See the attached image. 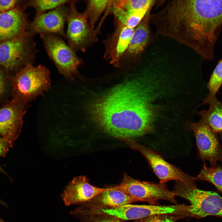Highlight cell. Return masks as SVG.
<instances>
[{
    "instance_id": "obj_1",
    "label": "cell",
    "mask_w": 222,
    "mask_h": 222,
    "mask_svg": "<svg viewBox=\"0 0 222 222\" xmlns=\"http://www.w3.org/2000/svg\"><path fill=\"white\" fill-rule=\"evenodd\" d=\"M92 100V120L105 132L122 140L152 132L160 107L155 103L167 90L162 76L150 68Z\"/></svg>"
},
{
    "instance_id": "obj_2",
    "label": "cell",
    "mask_w": 222,
    "mask_h": 222,
    "mask_svg": "<svg viewBox=\"0 0 222 222\" xmlns=\"http://www.w3.org/2000/svg\"><path fill=\"white\" fill-rule=\"evenodd\" d=\"M170 26L176 40L212 60L222 31V0H180L172 11Z\"/></svg>"
},
{
    "instance_id": "obj_3",
    "label": "cell",
    "mask_w": 222,
    "mask_h": 222,
    "mask_svg": "<svg viewBox=\"0 0 222 222\" xmlns=\"http://www.w3.org/2000/svg\"><path fill=\"white\" fill-rule=\"evenodd\" d=\"M50 73L44 66L29 64L11 77L13 98L28 104L48 91Z\"/></svg>"
},
{
    "instance_id": "obj_4",
    "label": "cell",
    "mask_w": 222,
    "mask_h": 222,
    "mask_svg": "<svg viewBox=\"0 0 222 222\" xmlns=\"http://www.w3.org/2000/svg\"><path fill=\"white\" fill-rule=\"evenodd\" d=\"M34 36L25 35L0 42V66L7 73L33 64L37 52Z\"/></svg>"
},
{
    "instance_id": "obj_5",
    "label": "cell",
    "mask_w": 222,
    "mask_h": 222,
    "mask_svg": "<svg viewBox=\"0 0 222 222\" xmlns=\"http://www.w3.org/2000/svg\"><path fill=\"white\" fill-rule=\"evenodd\" d=\"M173 191L176 196L190 202V217L200 218L212 216L222 218V197L217 193L201 190L196 186H190L180 181L176 182Z\"/></svg>"
},
{
    "instance_id": "obj_6",
    "label": "cell",
    "mask_w": 222,
    "mask_h": 222,
    "mask_svg": "<svg viewBox=\"0 0 222 222\" xmlns=\"http://www.w3.org/2000/svg\"><path fill=\"white\" fill-rule=\"evenodd\" d=\"M46 52L59 72L72 81L79 75L78 68L81 60L61 37L50 33L40 34Z\"/></svg>"
},
{
    "instance_id": "obj_7",
    "label": "cell",
    "mask_w": 222,
    "mask_h": 222,
    "mask_svg": "<svg viewBox=\"0 0 222 222\" xmlns=\"http://www.w3.org/2000/svg\"><path fill=\"white\" fill-rule=\"evenodd\" d=\"M111 188L134 197L139 201L147 202L151 205H158L161 200L177 203L174 192L169 190L164 183L141 181L125 173L121 183Z\"/></svg>"
},
{
    "instance_id": "obj_8",
    "label": "cell",
    "mask_w": 222,
    "mask_h": 222,
    "mask_svg": "<svg viewBox=\"0 0 222 222\" xmlns=\"http://www.w3.org/2000/svg\"><path fill=\"white\" fill-rule=\"evenodd\" d=\"M122 140L130 148L139 151L145 157L159 179L160 183L175 180L182 182L190 186L196 185L195 177L187 174L167 162L155 151L142 145L131 138Z\"/></svg>"
},
{
    "instance_id": "obj_9",
    "label": "cell",
    "mask_w": 222,
    "mask_h": 222,
    "mask_svg": "<svg viewBox=\"0 0 222 222\" xmlns=\"http://www.w3.org/2000/svg\"><path fill=\"white\" fill-rule=\"evenodd\" d=\"M184 204L174 205H133L127 204L115 208H92L89 212L93 214H104L123 220L140 219L158 214L183 215Z\"/></svg>"
},
{
    "instance_id": "obj_10",
    "label": "cell",
    "mask_w": 222,
    "mask_h": 222,
    "mask_svg": "<svg viewBox=\"0 0 222 222\" xmlns=\"http://www.w3.org/2000/svg\"><path fill=\"white\" fill-rule=\"evenodd\" d=\"M76 1L71 0L68 4L70 12L67 22L66 38L68 45L75 52H84L96 41L93 28L84 12L78 11L76 6Z\"/></svg>"
},
{
    "instance_id": "obj_11",
    "label": "cell",
    "mask_w": 222,
    "mask_h": 222,
    "mask_svg": "<svg viewBox=\"0 0 222 222\" xmlns=\"http://www.w3.org/2000/svg\"><path fill=\"white\" fill-rule=\"evenodd\" d=\"M28 104L12 98L0 108V137L12 145L19 136Z\"/></svg>"
},
{
    "instance_id": "obj_12",
    "label": "cell",
    "mask_w": 222,
    "mask_h": 222,
    "mask_svg": "<svg viewBox=\"0 0 222 222\" xmlns=\"http://www.w3.org/2000/svg\"><path fill=\"white\" fill-rule=\"evenodd\" d=\"M66 4L35 17L29 23L27 31L34 36L38 34L50 33L66 38L64 25L70 10L69 6Z\"/></svg>"
},
{
    "instance_id": "obj_13",
    "label": "cell",
    "mask_w": 222,
    "mask_h": 222,
    "mask_svg": "<svg viewBox=\"0 0 222 222\" xmlns=\"http://www.w3.org/2000/svg\"><path fill=\"white\" fill-rule=\"evenodd\" d=\"M190 129L195 137L199 158L208 161L211 166H216L221 158L222 150L216 134L201 119L191 123Z\"/></svg>"
},
{
    "instance_id": "obj_14",
    "label": "cell",
    "mask_w": 222,
    "mask_h": 222,
    "mask_svg": "<svg viewBox=\"0 0 222 222\" xmlns=\"http://www.w3.org/2000/svg\"><path fill=\"white\" fill-rule=\"evenodd\" d=\"M115 31L104 41L105 51V57L111 64L118 66L127 50L134 29L115 22Z\"/></svg>"
},
{
    "instance_id": "obj_15",
    "label": "cell",
    "mask_w": 222,
    "mask_h": 222,
    "mask_svg": "<svg viewBox=\"0 0 222 222\" xmlns=\"http://www.w3.org/2000/svg\"><path fill=\"white\" fill-rule=\"evenodd\" d=\"M107 189L93 186L85 176H80L68 184L61 197L65 204L69 206L86 202Z\"/></svg>"
},
{
    "instance_id": "obj_16",
    "label": "cell",
    "mask_w": 222,
    "mask_h": 222,
    "mask_svg": "<svg viewBox=\"0 0 222 222\" xmlns=\"http://www.w3.org/2000/svg\"><path fill=\"white\" fill-rule=\"evenodd\" d=\"M30 23L19 7L0 13V42L25 35Z\"/></svg>"
},
{
    "instance_id": "obj_17",
    "label": "cell",
    "mask_w": 222,
    "mask_h": 222,
    "mask_svg": "<svg viewBox=\"0 0 222 222\" xmlns=\"http://www.w3.org/2000/svg\"><path fill=\"white\" fill-rule=\"evenodd\" d=\"M138 201L139 200L134 197L110 188L90 200L80 204L88 208H115Z\"/></svg>"
},
{
    "instance_id": "obj_18",
    "label": "cell",
    "mask_w": 222,
    "mask_h": 222,
    "mask_svg": "<svg viewBox=\"0 0 222 222\" xmlns=\"http://www.w3.org/2000/svg\"><path fill=\"white\" fill-rule=\"evenodd\" d=\"M150 10L134 28L129 46L123 56H125L130 58H136L140 56L145 50L149 38Z\"/></svg>"
},
{
    "instance_id": "obj_19",
    "label": "cell",
    "mask_w": 222,
    "mask_h": 222,
    "mask_svg": "<svg viewBox=\"0 0 222 222\" xmlns=\"http://www.w3.org/2000/svg\"><path fill=\"white\" fill-rule=\"evenodd\" d=\"M207 110H202L199 114L201 119L204 121L216 134L222 133V102L217 98L208 104Z\"/></svg>"
},
{
    "instance_id": "obj_20",
    "label": "cell",
    "mask_w": 222,
    "mask_h": 222,
    "mask_svg": "<svg viewBox=\"0 0 222 222\" xmlns=\"http://www.w3.org/2000/svg\"><path fill=\"white\" fill-rule=\"evenodd\" d=\"M153 6L132 13H129L117 7H113L112 12L115 18V22H119L127 27L134 29L141 22Z\"/></svg>"
},
{
    "instance_id": "obj_21",
    "label": "cell",
    "mask_w": 222,
    "mask_h": 222,
    "mask_svg": "<svg viewBox=\"0 0 222 222\" xmlns=\"http://www.w3.org/2000/svg\"><path fill=\"white\" fill-rule=\"evenodd\" d=\"M112 1L89 0L85 1L86 7L84 12L93 28L101 14L110 6Z\"/></svg>"
},
{
    "instance_id": "obj_22",
    "label": "cell",
    "mask_w": 222,
    "mask_h": 222,
    "mask_svg": "<svg viewBox=\"0 0 222 222\" xmlns=\"http://www.w3.org/2000/svg\"><path fill=\"white\" fill-rule=\"evenodd\" d=\"M195 178L196 180L206 181L211 183L222 193V168L217 165L208 167L204 164Z\"/></svg>"
},
{
    "instance_id": "obj_23",
    "label": "cell",
    "mask_w": 222,
    "mask_h": 222,
    "mask_svg": "<svg viewBox=\"0 0 222 222\" xmlns=\"http://www.w3.org/2000/svg\"><path fill=\"white\" fill-rule=\"evenodd\" d=\"M222 84V61L220 60L214 69L207 85L208 92L203 104H208L216 98V94Z\"/></svg>"
},
{
    "instance_id": "obj_24",
    "label": "cell",
    "mask_w": 222,
    "mask_h": 222,
    "mask_svg": "<svg viewBox=\"0 0 222 222\" xmlns=\"http://www.w3.org/2000/svg\"><path fill=\"white\" fill-rule=\"evenodd\" d=\"M71 0H31L27 1L24 8H33L35 12V17L45 13L48 10H52L64 4H68Z\"/></svg>"
},
{
    "instance_id": "obj_25",
    "label": "cell",
    "mask_w": 222,
    "mask_h": 222,
    "mask_svg": "<svg viewBox=\"0 0 222 222\" xmlns=\"http://www.w3.org/2000/svg\"><path fill=\"white\" fill-rule=\"evenodd\" d=\"M155 2L153 0H112V4L128 13H132L154 5Z\"/></svg>"
},
{
    "instance_id": "obj_26",
    "label": "cell",
    "mask_w": 222,
    "mask_h": 222,
    "mask_svg": "<svg viewBox=\"0 0 222 222\" xmlns=\"http://www.w3.org/2000/svg\"><path fill=\"white\" fill-rule=\"evenodd\" d=\"M74 215L83 222H120L115 217L104 214L76 213Z\"/></svg>"
},
{
    "instance_id": "obj_27",
    "label": "cell",
    "mask_w": 222,
    "mask_h": 222,
    "mask_svg": "<svg viewBox=\"0 0 222 222\" xmlns=\"http://www.w3.org/2000/svg\"><path fill=\"white\" fill-rule=\"evenodd\" d=\"M185 217L183 215L175 214H158L141 219L139 222H175Z\"/></svg>"
},
{
    "instance_id": "obj_28",
    "label": "cell",
    "mask_w": 222,
    "mask_h": 222,
    "mask_svg": "<svg viewBox=\"0 0 222 222\" xmlns=\"http://www.w3.org/2000/svg\"><path fill=\"white\" fill-rule=\"evenodd\" d=\"M11 77L0 66V100L7 94L11 86Z\"/></svg>"
},
{
    "instance_id": "obj_29",
    "label": "cell",
    "mask_w": 222,
    "mask_h": 222,
    "mask_svg": "<svg viewBox=\"0 0 222 222\" xmlns=\"http://www.w3.org/2000/svg\"><path fill=\"white\" fill-rule=\"evenodd\" d=\"M13 145L6 139L0 137V158L4 157ZM0 172L8 176L0 164Z\"/></svg>"
},
{
    "instance_id": "obj_30",
    "label": "cell",
    "mask_w": 222,
    "mask_h": 222,
    "mask_svg": "<svg viewBox=\"0 0 222 222\" xmlns=\"http://www.w3.org/2000/svg\"><path fill=\"white\" fill-rule=\"evenodd\" d=\"M19 1L16 0H0V13L14 8Z\"/></svg>"
},
{
    "instance_id": "obj_31",
    "label": "cell",
    "mask_w": 222,
    "mask_h": 222,
    "mask_svg": "<svg viewBox=\"0 0 222 222\" xmlns=\"http://www.w3.org/2000/svg\"><path fill=\"white\" fill-rule=\"evenodd\" d=\"M0 204L5 207H7V204L1 199H0Z\"/></svg>"
},
{
    "instance_id": "obj_32",
    "label": "cell",
    "mask_w": 222,
    "mask_h": 222,
    "mask_svg": "<svg viewBox=\"0 0 222 222\" xmlns=\"http://www.w3.org/2000/svg\"><path fill=\"white\" fill-rule=\"evenodd\" d=\"M0 222H6L0 217Z\"/></svg>"
}]
</instances>
